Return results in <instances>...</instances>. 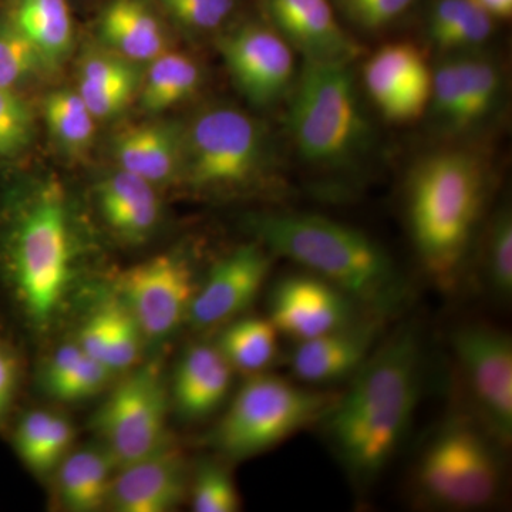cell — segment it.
I'll return each instance as SVG.
<instances>
[{
    "label": "cell",
    "instance_id": "obj_5",
    "mask_svg": "<svg viewBox=\"0 0 512 512\" xmlns=\"http://www.w3.org/2000/svg\"><path fill=\"white\" fill-rule=\"evenodd\" d=\"M293 94L289 128L305 160L336 167L365 148L370 127L349 63L305 60Z\"/></svg>",
    "mask_w": 512,
    "mask_h": 512
},
{
    "label": "cell",
    "instance_id": "obj_12",
    "mask_svg": "<svg viewBox=\"0 0 512 512\" xmlns=\"http://www.w3.org/2000/svg\"><path fill=\"white\" fill-rule=\"evenodd\" d=\"M220 50L235 84L252 103L271 106L291 87L292 47L275 29L242 26L222 37Z\"/></svg>",
    "mask_w": 512,
    "mask_h": 512
},
{
    "label": "cell",
    "instance_id": "obj_10",
    "mask_svg": "<svg viewBox=\"0 0 512 512\" xmlns=\"http://www.w3.org/2000/svg\"><path fill=\"white\" fill-rule=\"evenodd\" d=\"M484 429L500 446L512 439V340L490 325L461 326L451 336Z\"/></svg>",
    "mask_w": 512,
    "mask_h": 512
},
{
    "label": "cell",
    "instance_id": "obj_6",
    "mask_svg": "<svg viewBox=\"0 0 512 512\" xmlns=\"http://www.w3.org/2000/svg\"><path fill=\"white\" fill-rule=\"evenodd\" d=\"M497 444L484 427L466 420L448 421L424 447L417 463L416 490L421 500L450 511L493 504L504 476Z\"/></svg>",
    "mask_w": 512,
    "mask_h": 512
},
{
    "label": "cell",
    "instance_id": "obj_34",
    "mask_svg": "<svg viewBox=\"0 0 512 512\" xmlns=\"http://www.w3.org/2000/svg\"><path fill=\"white\" fill-rule=\"evenodd\" d=\"M487 279L491 291L500 298L512 293V218L510 211L498 215L487 251Z\"/></svg>",
    "mask_w": 512,
    "mask_h": 512
},
{
    "label": "cell",
    "instance_id": "obj_14",
    "mask_svg": "<svg viewBox=\"0 0 512 512\" xmlns=\"http://www.w3.org/2000/svg\"><path fill=\"white\" fill-rule=\"evenodd\" d=\"M357 303L315 275H291L275 286L271 322L279 333L302 342L355 322Z\"/></svg>",
    "mask_w": 512,
    "mask_h": 512
},
{
    "label": "cell",
    "instance_id": "obj_38",
    "mask_svg": "<svg viewBox=\"0 0 512 512\" xmlns=\"http://www.w3.org/2000/svg\"><path fill=\"white\" fill-rule=\"evenodd\" d=\"M113 370L84 352L79 365L52 393L60 400H80L93 396L106 386Z\"/></svg>",
    "mask_w": 512,
    "mask_h": 512
},
{
    "label": "cell",
    "instance_id": "obj_30",
    "mask_svg": "<svg viewBox=\"0 0 512 512\" xmlns=\"http://www.w3.org/2000/svg\"><path fill=\"white\" fill-rule=\"evenodd\" d=\"M464 90V124L483 119L494 106L500 87L497 69L484 59H458Z\"/></svg>",
    "mask_w": 512,
    "mask_h": 512
},
{
    "label": "cell",
    "instance_id": "obj_3",
    "mask_svg": "<svg viewBox=\"0 0 512 512\" xmlns=\"http://www.w3.org/2000/svg\"><path fill=\"white\" fill-rule=\"evenodd\" d=\"M484 168L464 151L423 158L407 190L410 234L427 274L441 286L456 282L480 220Z\"/></svg>",
    "mask_w": 512,
    "mask_h": 512
},
{
    "label": "cell",
    "instance_id": "obj_26",
    "mask_svg": "<svg viewBox=\"0 0 512 512\" xmlns=\"http://www.w3.org/2000/svg\"><path fill=\"white\" fill-rule=\"evenodd\" d=\"M278 333L271 319L241 318L222 330L217 348L232 369L256 375L275 359Z\"/></svg>",
    "mask_w": 512,
    "mask_h": 512
},
{
    "label": "cell",
    "instance_id": "obj_1",
    "mask_svg": "<svg viewBox=\"0 0 512 512\" xmlns=\"http://www.w3.org/2000/svg\"><path fill=\"white\" fill-rule=\"evenodd\" d=\"M421 343L402 328L373 350L350 379L348 392L322 417L326 437L357 483H370L402 446L421 389Z\"/></svg>",
    "mask_w": 512,
    "mask_h": 512
},
{
    "label": "cell",
    "instance_id": "obj_44",
    "mask_svg": "<svg viewBox=\"0 0 512 512\" xmlns=\"http://www.w3.org/2000/svg\"><path fill=\"white\" fill-rule=\"evenodd\" d=\"M83 355L84 350L80 348L77 342L64 345L56 350L55 355L49 360L45 375H43V382H45V386H47L50 394L55 392L63 380L69 377L74 367L79 365Z\"/></svg>",
    "mask_w": 512,
    "mask_h": 512
},
{
    "label": "cell",
    "instance_id": "obj_11",
    "mask_svg": "<svg viewBox=\"0 0 512 512\" xmlns=\"http://www.w3.org/2000/svg\"><path fill=\"white\" fill-rule=\"evenodd\" d=\"M117 288L144 338L150 339L174 332L188 318L197 292L190 265L174 254L154 256L131 266L121 274Z\"/></svg>",
    "mask_w": 512,
    "mask_h": 512
},
{
    "label": "cell",
    "instance_id": "obj_41",
    "mask_svg": "<svg viewBox=\"0 0 512 512\" xmlns=\"http://www.w3.org/2000/svg\"><path fill=\"white\" fill-rule=\"evenodd\" d=\"M22 366L13 346L0 339V426L8 421L18 397Z\"/></svg>",
    "mask_w": 512,
    "mask_h": 512
},
{
    "label": "cell",
    "instance_id": "obj_19",
    "mask_svg": "<svg viewBox=\"0 0 512 512\" xmlns=\"http://www.w3.org/2000/svg\"><path fill=\"white\" fill-rule=\"evenodd\" d=\"M232 367L220 349L194 345L178 363L174 377L175 406L188 420H201L217 412L231 387Z\"/></svg>",
    "mask_w": 512,
    "mask_h": 512
},
{
    "label": "cell",
    "instance_id": "obj_7",
    "mask_svg": "<svg viewBox=\"0 0 512 512\" xmlns=\"http://www.w3.org/2000/svg\"><path fill=\"white\" fill-rule=\"evenodd\" d=\"M335 400L281 377L254 375L235 394L212 441L229 458L258 456L318 423Z\"/></svg>",
    "mask_w": 512,
    "mask_h": 512
},
{
    "label": "cell",
    "instance_id": "obj_21",
    "mask_svg": "<svg viewBox=\"0 0 512 512\" xmlns=\"http://www.w3.org/2000/svg\"><path fill=\"white\" fill-rule=\"evenodd\" d=\"M144 335L121 299H110L84 322L80 348L111 370L130 369L140 356Z\"/></svg>",
    "mask_w": 512,
    "mask_h": 512
},
{
    "label": "cell",
    "instance_id": "obj_43",
    "mask_svg": "<svg viewBox=\"0 0 512 512\" xmlns=\"http://www.w3.org/2000/svg\"><path fill=\"white\" fill-rule=\"evenodd\" d=\"M474 0H437L431 10L429 29L434 42L441 40L460 25L461 20L476 8Z\"/></svg>",
    "mask_w": 512,
    "mask_h": 512
},
{
    "label": "cell",
    "instance_id": "obj_32",
    "mask_svg": "<svg viewBox=\"0 0 512 512\" xmlns=\"http://www.w3.org/2000/svg\"><path fill=\"white\" fill-rule=\"evenodd\" d=\"M52 419V412L30 410L19 417L13 429L12 443L15 453L37 476L47 473L46 451Z\"/></svg>",
    "mask_w": 512,
    "mask_h": 512
},
{
    "label": "cell",
    "instance_id": "obj_20",
    "mask_svg": "<svg viewBox=\"0 0 512 512\" xmlns=\"http://www.w3.org/2000/svg\"><path fill=\"white\" fill-rule=\"evenodd\" d=\"M153 185L120 168L97 187V201L104 220L126 241H143L156 228L160 202Z\"/></svg>",
    "mask_w": 512,
    "mask_h": 512
},
{
    "label": "cell",
    "instance_id": "obj_33",
    "mask_svg": "<svg viewBox=\"0 0 512 512\" xmlns=\"http://www.w3.org/2000/svg\"><path fill=\"white\" fill-rule=\"evenodd\" d=\"M33 136V113L15 89H0V160L18 156Z\"/></svg>",
    "mask_w": 512,
    "mask_h": 512
},
{
    "label": "cell",
    "instance_id": "obj_35",
    "mask_svg": "<svg viewBox=\"0 0 512 512\" xmlns=\"http://www.w3.org/2000/svg\"><path fill=\"white\" fill-rule=\"evenodd\" d=\"M431 100L434 109L448 123L457 128H466L464 124V90L458 60H448L433 72Z\"/></svg>",
    "mask_w": 512,
    "mask_h": 512
},
{
    "label": "cell",
    "instance_id": "obj_36",
    "mask_svg": "<svg viewBox=\"0 0 512 512\" xmlns=\"http://www.w3.org/2000/svg\"><path fill=\"white\" fill-rule=\"evenodd\" d=\"M180 25L194 30L218 28L228 18L235 0H160Z\"/></svg>",
    "mask_w": 512,
    "mask_h": 512
},
{
    "label": "cell",
    "instance_id": "obj_16",
    "mask_svg": "<svg viewBox=\"0 0 512 512\" xmlns=\"http://www.w3.org/2000/svg\"><path fill=\"white\" fill-rule=\"evenodd\" d=\"M269 18L305 60L350 63L360 46L343 30L329 0H265Z\"/></svg>",
    "mask_w": 512,
    "mask_h": 512
},
{
    "label": "cell",
    "instance_id": "obj_45",
    "mask_svg": "<svg viewBox=\"0 0 512 512\" xmlns=\"http://www.w3.org/2000/svg\"><path fill=\"white\" fill-rule=\"evenodd\" d=\"M490 16L495 18H510L512 13V0H474Z\"/></svg>",
    "mask_w": 512,
    "mask_h": 512
},
{
    "label": "cell",
    "instance_id": "obj_25",
    "mask_svg": "<svg viewBox=\"0 0 512 512\" xmlns=\"http://www.w3.org/2000/svg\"><path fill=\"white\" fill-rule=\"evenodd\" d=\"M9 16L47 63L62 59L73 40V22L66 0H15Z\"/></svg>",
    "mask_w": 512,
    "mask_h": 512
},
{
    "label": "cell",
    "instance_id": "obj_18",
    "mask_svg": "<svg viewBox=\"0 0 512 512\" xmlns=\"http://www.w3.org/2000/svg\"><path fill=\"white\" fill-rule=\"evenodd\" d=\"M111 481L109 501L120 512H167L181 503L185 494L183 457L171 448L119 468Z\"/></svg>",
    "mask_w": 512,
    "mask_h": 512
},
{
    "label": "cell",
    "instance_id": "obj_42",
    "mask_svg": "<svg viewBox=\"0 0 512 512\" xmlns=\"http://www.w3.org/2000/svg\"><path fill=\"white\" fill-rule=\"evenodd\" d=\"M491 30H493V16L488 15L481 6L476 5V8L461 20L460 25L441 40L440 46L453 49V47L478 45L488 39Z\"/></svg>",
    "mask_w": 512,
    "mask_h": 512
},
{
    "label": "cell",
    "instance_id": "obj_27",
    "mask_svg": "<svg viewBox=\"0 0 512 512\" xmlns=\"http://www.w3.org/2000/svg\"><path fill=\"white\" fill-rule=\"evenodd\" d=\"M201 82L200 67L181 53H167L151 60L141 103L148 111H164L181 103L197 90Z\"/></svg>",
    "mask_w": 512,
    "mask_h": 512
},
{
    "label": "cell",
    "instance_id": "obj_37",
    "mask_svg": "<svg viewBox=\"0 0 512 512\" xmlns=\"http://www.w3.org/2000/svg\"><path fill=\"white\" fill-rule=\"evenodd\" d=\"M413 0H339L343 15L366 30L382 29L402 16Z\"/></svg>",
    "mask_w": 512,
    "mask_h": 512
},
{
    "label": "cell",
    "instance_id": "obj_13",
    "mask_svg": "<svg viewBox=\"0 0 512 512\" xmlns=\"http://www.w3.org/2000/svg\"><path fill=\"white\" fill-rule=\"evenodd\" d=\"M365 86L387 120L407 123L423 116L431 100L433 72L413 43H390L367 60Z\"/></svg>",
    "mask_w": 512,
    "mask_h": 512
},
{
    "label": "cell",
    "instance_id": "obj_17",
    "mask_svg": "<svg viewBox=\"0 0 512 512\" xmlns=\"http://www.w3.org/2000/svg\"><path fill=\"white\" fill-rule=\"evenodd\" d=\"M377 325L375 319H356L343 328L298 342L291 357L293 375L311 384L352 379L373 353Z\"/></svg>",
    "mask_w": 512,
    "mask_h": 512
},
{
    "label": "cell",
    "instance_id": "obj_28",
    "mask_svg": "<svg viewBox=\"0 0 512 512\" xmlns=\"http://www.w3.org/2000/svg\"><path fill=\"white\" fill-rule=\"evenodd\" d=\"M43 116L52 136L70 151L84 150L93 140L94 117L82 97L72 90L50 93Z\"/></svg>",
    "mask_w": 512,
    "mask_h": 512
},
{
    "label": "cell",
    "instance_id": "obj_9",
    "mask_svg": "<svg viewBox=\"0 0 512 512\" xmlns=\"http://www.w3.org/2000/svg\"><path fill=\"white\" fill-rule=\"evenodd\" d=\"M168 396L163 372L150 363L113 390L94 419V427L117 468L164 447Z\"/></svg>",
    "mask_w": 512,
    "mask_h": 512
},
{
    "label": "cell",
    "instance_id": "obj_40",
    "mask_svg": "<svg viewBox=\"0 0 512 512\" xmlns=\"http://www.w3.org/2000/svg\"><path fill=\"white\" fill-rule=\"evenodd\" d=\"M134 90L136 87L133 86L93 87L79 83L77 93L86 103L94 119H107L127 106Z\"/></svg>",
    "mask_w": 512,
    "mask_h": 512
},
{
    "label": "cell",
    "instance_id": "obj_15",
    "mask_svg": "<svg viewBox=\"0 0 512 512\" xmlns=\"http://www.w3.org/2000/svg\"><path fill=\"white\" fill-rule=\"evenodd\" d=\"M271 271V258L258 245H245L222 258L192 299L188 320L198 329L234 319L254 302Z\"/></svg>",
    "mask_w": 512,
    "mask_h": 512
},
{
    "label": "cell",
    "instance_id": "obj_4",
    "mask_svg": "<svg viewBox=\"0 0 512 512\" xmlns=\"http://www.w3.org/2000/svg\"><path fill=\"white\" fill-rule=\"evenodd\" d=\"M0 261L20 309L45 329L72 275L69 218L57 188H43L13 207L0 237Z\"/></svg>",
    "mask_w": 512,
    "mask_h": 512
},
{
    "label": "cell",
    "instance_id": "obj_8",
    "mask_svg": "<svg viewBox=\"0 0 512 512\" xmlns=\"http://www.w3.org/2000/svg\"><path fill=\"white\" fill-rule=\"evenodd\" d=\"M264 130L231 107L204 111L183 141V165L197 188L235 187L251 181L265 164Z\"/></svg>",
    "mask_w": 512,
    "mask_h": 512
},
{
    "label": "cell",
    "instance_id": "obj_22",
    "mask_svg": "<svg viewBox=\"0 0 512 512\" xmlns=\"http://www.w3.org/2000/svg\"><path fill=\"white\" fill-rule=\"evenodd\" d=\"M121 170L148 183L170 180L183 164V141L163 124H138L124 128L114 141Z\"/></svg>",
    "mask_w": 512,
    "mask_h": 512
},
{
    "label": "cell",
    "instance_id": "obj_23",
    "mask_svg": "<svg viewBox=\"0 0 512 512\" xmlns=\"http://www.w3.org/2000/svg\"><path fill=\"white\" fill-rule=\"evenodd\" d=\"M100 35L126 60L151 62L165 52V35L143 0H110L100 16Z\"/></svg>",
    "mask_w": 512,
    "mask_h": 512
},
{
    "label": "cell",
    "instance_id": "obj_31",
    "mask_svg": "<svg viewBox=\"0 0 512 512\" xmlns=\"http://www.w3.org/2000/svg\"><path fill=\"white\" fill-rule=\"evenodd\" d=\"M191 505L197 512L238 511L241 501L228 471L218 464H204L192 483Z\"/></svg>",
    "mask_w": 512,
    "mask_h": 512
},
{
    "label": "cell",
    "instance_id": "obj_39",
    "mask_svg": "<svg viewBox=\"0 0 512 512\" xmlns=\"http://www.w3.org/2000/svg\"><path fill=\"white\" fill-rule=\"evenodd\" d=\"M79 83L93 87H136L133 67L114 56L94 55L84 60Z\"/></svg>",
    "mask_w": 512,
    "mask_h": 512
},
{
    "label": "cell",
    "instance_id": "obj_2",
    "mask_svg": "<svg viewBox=\"0 0 512 512\" xmlns=\"http://www.w3.org/2000/svg\"><path fill=\"white\" fill-rule=\"evenodd\" d=\"M252 228L275 254L305 266L367 311L383 315L404 301L392 259L359 229L312 214L261 215Z\"/></svg>",
    "mask_w": 512,
    "mask_h": 512
},
{
    "label": "cell",
    "instance_id": "obj_24",
    "mask_svg": "<svg viewBox=\"0 0 512 512\" xmlns=\"http://www.w3.org/2000/svg\"><path fill=\"white\" fill-rule=\"evenodd\" d=\"M116 467L106 448L67 454L59 471V497L67 510L93 512L109 501Z\"/></svg>",
    "mask_w": 512,
    "mask_h": 512
},
{
    "label": "cell",
    "instance_id": "obj_29",
    "mask_svg": "<svg viewBox=\"0 0 512 512\" xmlns=\"http://www.w3.org/2000/svg\"><path fill=\"white\" fill-rule=\"evenodd\" d=\"M46 63L45 56L9 13L0 16V89L16 90Z\"/></svg>",
    "mask_w": 512,
    "mask_h": 512
}]
</instances>
